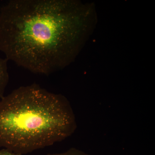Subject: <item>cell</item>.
Returning a JSON list of instances; mask_svg holds the SVG:
<instances>
[{
  "mask_svg": "<svg viewBox=\"0 0 155 155\" xmlns=\"http://www.w3.org/2000/svg\"><path fill=\"white\" fill-rule=\"evenodd\" d=\"M97 19L93 3L11 0L0 9V51L19 67L49 75L74 62Z\"/></svg>",
  "mask_w": 155,
  "mask_h": 155,
  "instance_id": "obj_1",
  "label": "cell"
},
{
  "mask_svg": "<svg viewBox=\"0 0 155 155\" xmlns=\"http://www.w3.org/2000/svg\"><path fill=\"white\" fill-rule=\"evenodd\" d=\"M77 127L70 103L63 95L34 83L0 100V147L26 154L64 140Z\"/></svg>",
  "mask_w": 155,
  "mask_h": 155,
  "instance_id": "obj_2",
  "label": "cell"
},
{
  "mask_svg": "<svg viewBox=\"0 0 155 155\" xmlns=\"http://www.w3.org/2000/svg\"><path fill=\"white\" fill-rule=\"evenodd\" d=\"M8 60L0 58V98L4 96L6 87L9 82Z\"/></svg>",
  "mask_w": 155,
  "mask_h": 155,
  "instance_id": "obj_3",
  "label": "cell"
},
{
  "mask_svg": "<svg viewBox=\"0 0 155 155\" xmlns=\"http://www.w3.org/2000/svg\"><path fill=\"white\" fill-rule=\"evenodd\" d=\"M47 155H91L84 152L83 151L77 149L75 148L69 149L65 152L59 153L48 154Z\"/></svg>",
  "mask_w": 155,
  "mask_h": 155,
  "instance_id": "obj_4",
  "label": "cell"
},
{
  "mask_svg": "<svg viewBox=\"0 0 155 155\" xmlns=\"http://www.w3.org/2000/svg\"><path fill=\"white\" fill-rule=\"evenodd\" d=\"M0 155H22L21 154L14 153L8 149L3 148L0 150Z\"/></svg>",
  "mask_w": 155,
  "mask_h": 155,
  "instance_id": "obj_5",
  "label": "cell"
}]
</instances>
